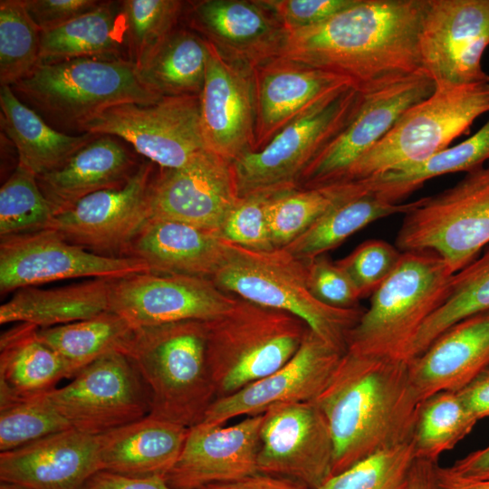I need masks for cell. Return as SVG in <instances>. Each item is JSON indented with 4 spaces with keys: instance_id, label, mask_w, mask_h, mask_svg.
<instances>
[{
    "instance_id": "6da1fadb",
    "label": "cell",
    "mask_w": 489,
    "mask_h": 489,
    "mask_svg": "<svg viewBox=\"0 0 489 489\" xmlns=\"http://www.w3.org/2000/svg\"><path fill=\"white\" fill-rule=\"evenodd\" d=\"M425 0H358L330 19L286 32L275 59L347 78L369 94L423 72L418 36Z\"/></svg>"
},
{
    "instance_id": "7a4b0ae2",
    "label": "cell",
    "mask_w": 489,
    "mask_h": 489,
    "mask_svg": "<svg viewBox=\"0 0 489 489\" xmlns=\"http://www.w3.org/2000/svg\"><path fill=\"white\" fill-rule=\"evenodd\" d=\"M314 401L333 441L332 475L412 441L421 404L408 361L350 350L342 355Z\"/></svg>"
},
{
    "instance_id": "3957f363",
    "label": "cell",
    "mask_w": 489,
    "mask_h": 489,
    "mask_svg": "<svg viewBox=\"0 0 489 489\" xmlns=\"http://www.w3.org/2000/svg\"><path fill=\"white\" fill-rule=\"evenodd\" d=\"M206 321H183L132 330L120 351L149 394V415L186 427L203 421L216 393L206 359Z\"/></svg>"
},
{
    "instance_id": "277c9868",
    "label": "cell",
    "mask_w": 489,
    "mask_h": 489,
    "mask_svg": "<svg viewBox=\"0 0 489 489\" xmlns=\"http://www.w3.org/2000/svg\"><path fill=\"white\" fill-rule=\"evenodd\" d=\"M17 98L57 130H77L103 110L122 103H152L127 58L82 57L39 62L11 85Z\"/></svg>"
},
{
    "instance_id": "5b68a950",
    "label": "cell",
    "mask_w": 489,
    "mask_h": 489,
    "mask_svg": "<svg viewBox=\"0 0 489 489\" xmlns=\"http://www.w3.org/2000/svg\"><path fill=\"white\" fill-rule=\"evenodd\" d=\"M211 280L221 290L255 304L287 312L341 352L364 311L329 306L311 292L307 261L284 248L255 251L227 242L225 255Z\"/></svg>"
},
{
    "instance_id": "8992f818",
    "label": "cell",
    "mask_w": 489,
    "mask_h": 489,
    "mask_svg": "<svg viewBox=\"0 0 489 489\" xmlns=\"http://www.w3.org/2000/svg\"><path fill=\"white\" fill-rule=\"evenodd\" d=\"M453 275L433 252H403L350 331L347 350L407 361L419 330L446 298Z\"/></svg>"
},
{
    "instance_id": "52a82bcc",
    "label": "cell",
    "mask_w": 489,
    "mask_h": 489,
    "mask_svg": "<svg viewBox=\"0 0 489 489\" xmlns=\"http://www.w3.org/2000/svg\"><path fill=\"white\" fill-rule=\"evenodd\" d=\"M206 324V359L216 398L285 365L309 329L287 312L241 298L229 312Z\"/></svg>"
},
{
    "instance_id": "ba28073f",
    "label": "cell",
    "mask_w": 489,
    "mask_h": 489,
    "mask_svg": "<svg viewBox=\"0 0 489 489\" xmlns=\"http://www.w3.org/2000/svg\"><path fill=\"white\" fill-rule=\"evenodd\" d=\"M488 111L489 82L436 87L429 97L403 112L391 129L351 167L343 181L415 167L448 148Z\"/></svg>"
},
{
    "instance_id": "9c48e42d",
    "label": "cell",
    "mask_w": 489,
    "mask_h": 489,
    "mask_svg": "<svg viewBox=\"0 0 489 489\" xmlns=\"http://www.w3.org/2000/svg\"><path fill=\"white\" fill-rule=\"evenodd\" d=\"M489 244V165L455 186L417 200L404 214L396 238L401 252L430 251L455 273Z\"/></svg>"
},
{
    "instance_id": "30bf717a",
    "label": "cell",
    "mask_w": 489,
    "mask_h": 489,
    "mask_svg": "<svg viewBox=\"0 0 489 489\" xmlns=\"http://www.w3.org/2000/svg\"><path fill=\"white\" fill-rule=\"evenodd\" d=\"M363 96L349 88L284 128L262 149L233 161L239 197L295 189L304 169L350 121Z\"/></svg>"
},
{
    "instance_id": "8fae6325",
    "label": "cell",
    "mask_w": 489,
    "mask_h": 489,
    "mask_svg": "<svg viewBox=\"0 0 489 489\" xmlns=\"http://www.w3.org/2000/svg\"><path fill=\"white\" fill-rule=\"evenodd\" d=\"M79 132L115 136L166 169L182 168L207 150L201 131L199 96L119 104L85 123Z\"/></svg>"
},
{
    "instance_id": "7c38bea8",
    "label": "cell",
    "mask_w": 489,
    "mask_h": 489,
    "mask_svg": "<svg viewBox=\"0 0 489 489\" xmlns=\"http://www.w3.org/2000/svg\"><path fill=\"white\" fill-rule=\"evenodd\" d=\"M43 396L72 428L93 436L150 412L149 390L134 364L120 350L103 355L70 383Z\"/></svg>"
},
{
    "instance_id": "4fadbf2b",
    "label": "cell",
    "mask_w": 489,
    "mask_h": 489,
    "mask_svg": "<svg viewBox=\"0 0 489 489\" xmlns=\"http://www.w3.org/2000/svg\"><path fill=\"white\" fill-rule=\"evenodd\" d=\"M489 0H425L418 36L422 70L436 87L489 82Z\"/></svg>"
},
{
    "instance_id": "5bb4252c",
    "label": "cell",
    "mask_w": 489,
    "mask_h": 489,
    "mask_svg": "<svg viewBox=\"0 0 489 489\" xmlns=\"http://www.w3.org/2000/svg\"><path fill=\"white\" fill-rule=\"evenodd\" d=\"M151 272L141 259L94 253L51 229L1 237L0 292L72 279H120Z\"/></svg>"
},
{
    "instance_id": "9a60e30c",
    "label": "cell",
    "mask_w": 489,
    "mask_h": 489,
    "mask_svg": "<svg viewBox=\"0 0 489 489\" xmlns=\"http://www.w3.org/2000/svg\"><path fill=\"white\" fill-rule=\"evenodd\" d=\"M238 301L210 278L145 272L111 280L109 312L135 329L212 321L229 312Z\"/></svg>"
},
{
    "instance_id": "2e32d148",
    "label": "cell",
    "mask_w": 489,
    "mask_h": 489,
    "mask_svg": "<svg viewBox=\"0 0 489 489\" xmlns=\"http://www.w3.org/2000/svg\"><path fill=\"white\" fill-rule=\"evenodd\" d=\"M334 446L315 401L283 403L264 413L258 473L320 489L332 475Z\"/></svg>"
},
{
    "instance_id": "e0dca14e",
    "label": "cell",
    "mask_w": 489,
    "mask_h": 489,
    "mask_svg": "<svg viewBox=\"0 0 489 489\" xmlns=\"http://www.w3.org/2000/svg\"><path fill=\"white\" fill-rule=\"evenodd\" d=\"M435 89L434 82L422 72L363 94L353 117L307 166L296 188L343 181L351 167L391 129L403 112L429 97Z\"/></svg>"
},
{
    "instance_id": "ac0fdd59",
    "label": "cell",
    "mask_w": 489,
    "mask_h": 489,
    "mask_svg": "<svg viewBox=\"0 0 489 489\" xmlns=\"http://www.w3.org/2000/svg\"><path fill=\"white\" fill-rule=\"evenodd\" d=\"M155 164L143 160L123 186L82 197L54 214L46 229L94 253L124 251L149 218V193Z\"/></svg>"
},
{
    "instance_id": "d6986e66",
    "label": "cell",
    "mask_w": 489,
    "mask_h": 489,
    "mask_svg": "<svg viewBox=\"0 0 489 489\" xmlns=\"http://www.w3.org/2000/svg\"><path fill=\"white\" fill-rule=\"evenodd\" d=\"M207 43L208 59L199 95L202 137L208 151L232 163L254 150V68Z\"/></svg>"
},
{
    "instance_id": "ffe728a7",
    "label": "cell",
    "mask_w": 489,
    "mask_h": 489,
    "mask_svg": "<svg viewBox=\"0 0 489 489\" xmlns=\"http://www.w3.org/2000/svg\"><path fill=\"white\" fill-rule=\"evenodd\" d=\"M238 198L232 163L205 150L182 168L155 172L149 193V218L219 231Z\"/></svg>"
},
{
    "instance_id": "44dd1931",
    "label": "cell",
    "mask_w": 489,
    "mask_h": 489,
    "mask_svg": "<svg viewBox=\"0 0 489 489\" xmlns=\"http://www.w3.org/2000/svg\"><path fill=\"white\" fill-rule=\"evenodd\" d=\"M344 353L308 329L299 350L285 365L233 394L216 398L202 422L224 425L240 416L264 414L278 404L314 401Z\"/></svg>"
},
{
    "instance_id": "7402d4cb",
    "label": "cell",
    "mask_w": 489,
    "mask_h": 489,
    "mask_svg": "<svg viewBox=\"0 0 489 489\" xmlns=\"http://www.w3.org/2000/svg\"><path fill=\"white\" fill-rule=\"evenodd\" d=\"M263 418L260 414L230 427L201 422L189 427L165 481L172 489H201L257 474Z\"/></svg>"
},
{
    "instance_id": "603a6c76",
    "label": "cell",
    "mask_w": 489,
    "mask_h": 489,
    "mask_svg": "<svg viewBox=\"0 0 489 489\" xmlns=\"http://www.w3.org/2000/svg\"><path fill=\"white\" fill-rule=\"evenodd\" d=\"M254 150L281 130L353 88L345 77L297 62L273 59L254 68Z\"/></svg>"
},
{
    "instance_id": "cb8c5ba5",
    "label": "cell",
    "mask_w": 489,
    "mask_h": 489,
    "mask_svg": "<svg viewBox=\"0 0 489 489\" xmlns=\"http://www.w3.org/2000/svg\"><path fill=\"white\" fill-rule=\"evenodd\" d=\"M182 16L223 54L252 68L275 59L286 35L261 0L186 2Z\"/></svg>"
},
{
    "instance_id": "d4e9b609",
    "label": "cell",
    "mask_w": 489,
    "mask_h": 489,
    "mask_svg": "<svg viewBox=\"0 0 489 489\" xmlns=\"http://www.w3.org/2000/svg\"><path fill=\"white\" fill-rule=\"evenodd\" d=\"M101 470L99 436L74 428L0 453L1 482L29 489H82Z\"/></svg>"
},
{
    "instance_id": "484cf974",
    "label": "cell",
    "mask_w": 489,
    "mask_h": 489,
    "mask_svg": "<svg viewBox=\"0 0 489 489\" xmlns=\"http://www.w3.org/2000/svg\"><path fill=\"white\" fill-rule=\"evenodd\" d=\"M408 364L421 402L440 391L461 390L489 368V311L452 325Z\"/></svg>"
},
{
    "instance_id": "4316f807",
    "label": "cell",
    "mask_w": 489,
    "mask_h": 489,
    "mask_svg": "<svg viewBox=\"0 0 489 489\" xmlns=\"http://www.w3.org/2000/svg\"><path fill=\"white\" fill-rule=\"evenodd\" d=\"M226 244L218 230L149 218L123 256L143 260L154 273L211 279L225 259Z\"/></svg>"
},
{
    "instance_id": "83f0119b",
    "label": "cell",
    "mask_w": 489,
    "mask_h": 489,
    "mask_svg": "<svg viewBox=\"0 0 489 489\" xmlns=\"http://www.w3.org/2000/svg\"><path fill=\"white\" fill-rule=\"evenodd\" d=\"M140 163L119 138L96 135L37 181L55 214L92 193L125 185Z\"/></svg>"
},
{
    "instance_id": "f1b7e54d",
    "label": "cell",
    "mask_w": 489,
    "mask_h": 489,
    "mask_svg": "<svg viewBox=\"0 0 489 489\" xmlns=\"http://www.w3.org/2000/svg\"><path fill=\"white\" fill-rule=\"evenodd\" d=\"M188 429L149 414L99 435L102 470L164 478L178 458Z\"/></svg>"
},
{
    "instance_id": "f546056e",
    "label": "cell",
    "mask_w": 489,
    "mask_h": 489,
    "mask_svg": "<svg viewBox=\"0 0 489 489\" xmlns=\"http://www.w3.org/2000/svg\"><path fill=\"white\" fill-rule=\"evenodd\" d=\"M110 282L95 278L58 288L19 289L0 306V323L49 328L94 317L109 311Z\"/></svg>"
},
{
    "instance_id": "4dcf8cb0",
    "label": "cell",
    "mask_w": 489,
    "mask_h": 489,
    "mask_svg": "<svg viewBox=\"0 0 489 489\" xmlns=\"http://www.w3.org/2000/svg\"><path fill=\"white\" fill-rule=\"evenodd\" d=\"M0 109L1 128L16 148L18 163L36 177L62 165L96 136L55 129L7 85L0 88Z\"/></svg>"
},
{
    "instance_id": "1f68e13d",
    "label": "cell",
    "mask_w": 489,
    "mask_h": 489,
    "mask_svg": "<svg viewBox=\"0 0 489 489\" xmlns=\"http://www.w3.org/2000/svg\"><path fill=\"white\" fill-rule=\"evenodd\" d=\"M39 328L21 322L0 337V398H32L68 379L60 356L39 337Z\"/></svg>"
},
{
    "instance_id": "d6a6232c",
    "label": "cell",
    "mask_w": 489,
    "mask_h": 489,
    "mask_svg": "<svg viewBox=\"0 0 489 489\" xmlns=\"http://www.w3.org/2000/svg\"><path fill=\"white\" fill-rule=\"evenodd\" d=\"M125 27L120 2L102 1L66 24L41 33L40 62L82 57L125 58Z\"/></svg>"
},
{
    "instance_id": "836d02e7",
    "label": "cell",
    "mask_w": 489,
    "mask_h": 489,
    "mask_svg": "<svg viewBox=\"0 0 489 489\" xmlns=\"http://www.w3.org/2000/svg\"><path fill=\"white\" fill-rule=\"evenodd\" d=\"M208 43L192 30L176 28L139 69L141 83L159 97L199 96Z\"/></svg>"
},
{
    "instance_id": "e575fe53",
    "label": "cell",
    "mask_w": 489,
    "mask_h": 489,
    "mask_svg": "<svg viewBox=\"0 0 489 489\" xmlns=\"http://www.w3.org/2000/svg\"><path fill=\"white\" fill-rule=\"evenodd\" d=\"M417 203V200L390 203L367 192L333 207L283 248L300 260L310 261L369 224L395 214H406Z\"/></svg>"
},
{
    "instance_id": "d590c367",
    "label": "cell",
    "mask_w": 489,
    "mask_h": 489,
    "mask_svg": "<svg viewBox=\"0 0 489 489\" xmlns=\"http://www.w3.org/2000/svg\"><path fill=\"white\" fill-rule=\"evenodd\" d=\"M489 161V120L473 136L446 148L422 163L404 170L389 171L361 179L369 193L390 202L401 203L422 185L438 176L470 172Z\"/></svg>"
},
{
    "instance_id": "8d00e7d4",
    "label": "cell",
    "mask_w": 489,
    "mask_h": 489,
    "mask_svg": "<svg viewBox=\"0 0 489 489\" xmlns=\"http://www.w3.org/2000/svg\"><path fill=\"white\" fill-rule=\"evenodd\" d=\"M132 330L123 318L108 311L86 320L39 328L38 334L60 356L69 379L103 355L120 350Z\"/></svg>"
},
{
    "instance_id": "74e56055",
    "label": "cell",
    "mask_w": 489,
    "mask_h": 489,
    "mask_svg": "<svg viewBox=\"0 0 489 489\" xmlns=\"http://www.w3.org/2000/svg\"><path fill=\"white\" fill-rule=\"evenodd\" d=\"M367 192L363 180H351L276 194L268 213L273 246H286L328 211Z\"/></svg>"
},
{
    "instance_id": "f35d334b",
    "label": "cell",
    "mask_w": 489,
    "mask_h": 489,
    "mask_svg": "<svg viewBox=\"0 0 489 489\" xmlns=\"http://www.w3.org/2000/svg\"><path fill=\"white\" fill-rule=\"evenodd\" d=\"M489 311V247L454 273L446 298L416 336L407 360L421 354L441 333L456 322Z\"/></svg>"
},
{
    "instance_id": "ab89813d",
    "label": "cell",
    "mask_w": 489,
    "mask_h": 489,
    "mask_svg": "<svg viewBox=\"0 0 489 489\" xmlns=\"http://www.w3.org/2000/svg\"><path fill=\"white\" fill-rule=\"evenodd\" d=\"M478 422L458 391L445 390L424 399L412 437L416 457L437 462L452 450Z\"/></svg>"
},
{
    "instance_id": "60d3db41",
    "label": "cell",
    "mask_w": 489,
    "mask_h": 489,
    "mask_svg": "<svg viewBox=\"0 0 489 489\" xmlns=\"http://www.w3.org/2000/svg\"><path fill=\"white\" fill-rule=\"evenodd\" d=\"M128 59L140 68L177 28L186 2L178 0L120 1Z\"/></svg>"
},
{
    "instance_id": "b9f144b4",
    "label": "cell",
    "mask_w": 489,
    "mask_h": 489,
    "mask_svg": "<svg viewBox=\"0 0 489 489\" xmlns=\"http://www.w3.org/2000/svg\"><path fill=\"white\" fill-rule=\"evenodd\" d=\"M53 216L37 177L18 163L0 189V237L46 229Z\"/></svg>"
},
{
    "instance_id": "7bdbcfd3",
    "label": "cell",
    "mask_w": 489,
    "mask_h": 489,
    "mask_svg": "<svg viewBox=\"0 0 489 489\" xmlns=\"http://www.w3.org/2000/svg\"><path fill=\"white\" fill-rule=\"evenodd\" d=\"M41 32L22 0L0 1V83L11 86L40 62Z\"/></svg>"
},
{
    "instance_id": "ee69618b",
    "label": "cell",
    "mask_w": 489,
    "mask_h": 489,
    "mask_svg": "<svg viewBox=\"0 0 489 489\" xmlns=\"http://www.w3.org/2000/svg\"><path fill=\"white\" fill-rule=\"evenodd\" d=\"M413 442L373 454L329 478L320 489H409Z\"/></svg>"
},
{
    "instance_id": "f6af8a7d",
    "label": "cell",
    "mask_w": 489,
    "mask_h": 489,
    "mask_svg": "<svg viewBox=\"0 0 489 489\" xmlns=\"http://www.w3.org/2000/svg\"><path fill=\"white\" fill-rule=\"evenodd\" d=\"M72 428L43 395L0 398V451L13 450Z\"/></svg>"
},
{
    "instance_id": "bcb514c9",
    "label": "cell",
    "mask_w": 489,
    "mask_h": 489,
    "mask_svg": "<svg viewBox=\"0 0 489 489\" xmlns=\"http://www.w3.org/2000/svg\"><path fill=\"white\" fill-rule=\"evenodd\" d=\"M276 194H253L238 198L220 227L227 242L255 251L274 249L269 226V206Z\"/></svg>"
},
{
    "instance_id": "7dc6e473",
    "label": "cell",
    "mask_w": 489,
    "mask_h": 489,
    "mask_svg": "<svg viewBox=\"0 0 489 489\" xmlns=\"http://www.w3.org/2000/svg\"><path fill=\"white\" fill-rule=\"evenodd\" d=\"M402 253L379 239L367 240L337 264L344 270L360 298L372 293L398 266Z\"/></svg>"
},
{
    "instance_id": "c3c4849f",
    "label": "cell",
    "mask_w": 489,
    "mask_h": 489,
    "mask_svg": "<svg viewBox=\"0 0 489 489\" xmlns=\"http://www.w3.org/2000/svg\"><path fill=\"white\" fill-rule=\"evenodd\" d=\"M308 285L320 302L335 308L358 307L360 299L344 270L324 254L307 261Z\"/></svg>"
},
{
    "instance_id": "681fc988",
    "label": "cell",
    "mask_w": 489,
    "mask_h": 489,
    "mask_svg": "<svg viewBox=\"0 0 489 489\" xmlns=\"http://www.w3.org/2000/svg\"><path fill=\"white\" fill-rule=\"evenodd\" d=\"M358 0H261L286 32L321 24Z\"/></svg>"
},
{
    "instance_id": "f907efd6",
    "label": "cell",
    "mask_w": 489,
    "mask_h": 489,
    "mask_svg": "<svg viewBox=\"0 0 489 489\" xmlns=\"http://www.w3.org/2000/svg\"><path fill=\"white\" fill-rule=\"evenodd\" d=\"M23 5L41 33L57 29L97 8L96 0H22Z\"/></svg>"
},
{
    "instance_id": "816d5d0a",
    "label": "cell",
    "mask_w": 489,
    "mask_h": 489,
    "mask_svg": "<svg viewBox=\"0 0 489 489\" xmlns=\"http://www.w3.org/2000/svg\"><path fill=\"white\" fill-rule=\"evenodd\" d=\"M82 489H172L163 477H133L107 470L91 475Z\"/></svg>"
},
{
    "instance_id": "f5cc1de1",
    "label": "cell",
    "mask_w": 489,
    "mask_h": 489,
    "mask_svg": "<svg viewBox=\"0 0 489 489\" xmlns=\"http://www.w3.org/2000/svg\"><path fill=\"white\" fill-rule=\"evenodd\" d=\"M201 489H312L293 480L257 473L245 478L227 483L208 484Z\"/></svg>"
},
{
    "instance_id": "db71d44e",
    "label": "cell",
    "mask_w": 489,
    "mask_h": 489,
    "mask_svg": "<svg viewBox=\"0 0 489 489\" xmlns=\"http://www.w3.org/2000/svg\"><path fill=\"white\" fill-rule=\"evenodd\" d=\"M472 414L481 420L489 416V368L458 391Z\"/></svg>"
},
{
    "instance_id": "11a10c76",
    "label": "cell",
    "mask_w": 489,
    "mask_h": 489,
    "mask_svg": "<svg viewBox=\"0 0 489 489\" xmlns=\"http://www.w3.org/2000/svg\"><path fill=\"white\" fill-rule=\"evenodd\" d=\"M446 468L454 475L465 480L489 479V446L468 454Z\"/></svg>"
},
{
    "instance_id": "9f6ffc18",
    "label": "cell",
    "mask_w": 489,
    "mask_h": 489,
    "mask_svg": "<svg viewBox=\"0 0 489 489\" xmlns=\"http://www.w3.org/2000/svg\"><path fill=\"white\" fill-rule=\"evenodd\" d=\"M437 462L417 458L412 468L409 489H438Z\"/></svg>"
},
{
    "instance_id": "6f0895ef",
    "label": "cell",
    "mask_w": 489,
    "mask_h": 489,
    "mask_svg": "<svg viewBox=\"0 0 489 489\" xmlns=\"http://www.w3.org/2000/svg\"><path fill=\"white\" fill-rule=\"evenodd\" d=\"M436 481L438 489H489V479L465 480L451 474L446 467L437 465Z\"/></svg>"
},
{
    "instance_id": "680465c9",
    "label": "cell",
    "mask_w": 489,
    "mask_h": 489,
    "mask_svg": "<svg viewBox=\"0 0 489 489\" xmlns=\"http://www.w3.org/2000/svg\"><path fill=\"white\" fill-rule=\"evenodd\" d=\"M0 489H29V488L19 485V484H15L1 482Z\"/></svg>"
}]
</instances>
